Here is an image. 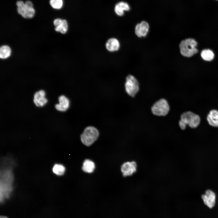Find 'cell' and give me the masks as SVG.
<instances>
[{"label": "cell", "mask_w": 218, "mask_h": 218, "mask_svg": "<svg viewBox=\"0 0 218 218\" xmlns=\"http://www.w3.org/2000/svg\"><path fill=\"white\" fill-rule=\"evenodd\" d=\"M4 170L1 174L0 201L2 202L9 197L12 189L13 176L12 170L9 168Z\"/></svg>", "instance_id": "6da1fadb"}, {"label": "cell", "mask_w": 218, "mask_h": 218, "mask_svg": "<svg viewBox=\"0 0 218 218\" xmlns=\"http://www.w3.org/2000/svg\"><path fill=\"white\" fill-rule=\"evenodd\" d=\"M197 43L192 38H188L182 41L179 44L181 54L184 57H190L198 52L196 48Z\"/></svg>", "instance_id": "7a4b0ae2"}, {"label": "cell", "mask_w": 218, "mask_h": 218, "mask_svg": "<svg viewBox=\"0 0 218 218\" xmlns=\"http://www.w3.org/2000/svg\"><path fill=\"white\" fill-rule=\"evenodd\" d=\"M170 107L167 100L161 98L154 102L150 107L152 114L156 116L165 117L170 112Z\"/></svg>", "instance_id": "3957f363"}, {"label": "cell", "mask_w": 218, "mask_h": 218, "mask_svg": "<svg viewBox=\"0 0 218 218\" xmlns=\"http://www.w3.org/2000/svg\"><path fill=\"white\" fill-rule=\"evenodd\" d=\"M99 135L98 130L95 127L89 126L85 128L81 135V140L84 145L88 146L92 144Z\"/></svg>", "instance_id": "277c9868"}, {"label": "cell", "mask_w": 218, "mask_h": 218, "mask_svg": "<svg viewBox=\"0 0 218 218\" xmlns=\"http://www.w3.org/2000/svg\"><path fill=\"white\" fill-rule=\"evenodd\" d=\"M18 13L25 18H32L35 13L32 2L28 0L24 2L22 1H18L16 2Z\"/></svg>", "instance_id": "5b68a950"}, {"label": "cell", "mask_w": 218, "mask_h": 218, "mask_svg": "<svg viewBox=\"0 0 218 218\" xmlns=\"http://www.w3.org/2000/svg\"><path fill=\"white\" fill-rule=\"evenodd\" d=\"M124 87L126 93L132 98L135 97L140 90L138 81L131 74L128 75L126 77Z\"/></svg>", "instance_id": "8992f818"}, {"label": "cell", "mask_w": 218, "mask_h": 218, "mask_svg": "<svg viewBox=\"0 0 218 218\" xmlns=\"http://www.w3.org/2000/svg\"><path fill=\"white\" fill-rule=\"evenodd\" d=\"M179 121L191 128H195L199 125L200 119L198 115L191 111H187L181 114Z\"/></svg>", "instance_id": "52a82bcc"}, {"label": "cell", "mask_w": 218, "mask_h": 218, "mask_svg": "<svg viewBox=\"0 0 218 218\" xmlns=\"http://www.w3.org/2000/svg\"><path fill=\"white\" fill-rule=\"evenodd\" d=\"M137 165L135 162L132 161L124 163L121 166V171L124 177L130 176L136 171Z\"/></svg>", "instance_id": "ba28073f"}, {"label": "cell", "mask_w": 218, "mask_h": 218, "mask_svg": "<svg viewBox=\"0 0 218 218\" xmlns=\"http://www.w3.org/2000/svg\"><path fill=\"white\" fill-rule=\"evenodd\" d=\"M149 28L148 23L145 21H143L136 25L135 28V33L138 37H144L147 35Z\"/></svg>", "instance_id": "9c48e42d"}, {"label": "cell", "mask_w": 218, "mask_h": 218, "mask_svg": "<svg viewBox=\"0 0 218 218\" xmlns=\"http://www.w3.org/2000/svg\"><path fill=\"white\" fill-rule=\"evenodd\" d=\"M53 24L56 31L62 34H65L67 32L68 25L66 20L57 18L54 20Z\"/></svg>", "instance_id": "30bf717a"}, {"label": "cell", "mask_w": 218, "mask_h": 218, "mask_svg": "<svg viewBox=\"0 0 218 218\" xmlns=\"http://www.w3.org/2000/svg\"><path fill=\"white\" fill-rule=\"evenodd\" d=\"M45 93L43 90H41L36 92L34 95V102L37 107H42L48 102L45 97Z\"/></svg>", "instance_id": "8fae6325"}, {"label": "cell", "mask_w": 218, "mask_h": 218, "mask_svg": "<svg viewBox=\"0 0 218 218\" xmlns=\"http://www.w3.org/2000/svg\"><path fill=\"white\" fill-rule=\"evenodd\" d=\"M59 104L55 105L56 109L61 111H65L69 107L70 102L69 99L65 96L62 95L59 97Z\"/></svg>", "instance_id": "7c38bea8"}, {"label": "cell", "mask_w": 218, "mask_h": 218, "mask_svg": "<svg viewBox=\"0 0 218 218\" xmlns=\"http://www.w3.org/2000/svg\"><path fill=\"white\" fill-rule=\"evenodd\" d=\"M106 49L109 51L112 52L118 51L120 47V43L117 38H111L108 39L105 44Z\"/></svg>", "instance_id": "4fadbf2b"}, {"label": "cell", "mask_w": 218, "mask_h": 218, "mask_svg": "<svg viewBox=\"0 0 218 218\" xmlns=\"http://www.w3.org/2000/svg\"><path fill=\"white\" fill-rule=\"evenodd\" d=\"M209 124L213 127H218V111L213 109L211 110L207 117Z\"/></svg>", "instance_id": "5bb4252c"}, {"label": "cell", "mask_w": 218, "mask_h": 218, "mask_svg": "<svg viewBox=\"0 0 218 218\" xmlns=\"http://www.w3.org/2000/svg\"><path fill=\"white\" fill-rule=\"evenodd\" d=\"M130 9V7L127 3L124 2H121L115 5L114 11L117 15L122 16L124 14V11H129Z\"/></svg>", "instance_id": "9a60e30c"}, {"label": "cell", "mask_w": 218, "mask_h": 218, "mask_svg": "<svg viewBox=\"0 0 218 218\" xmlns=\"http://www.w3.org/2000/svg\"><path fill=\"white\" fill-rule=\"evenodd\" d=\"M204 203L210 208L213 207L215 204V197L214 194L211 192L208 191L206 194L202 196Z\"/></svg>", "instance_id": "2e32d148"}, {"label": "cell", "mask_w": 218, "mask_h": 218, "mask_svg": "<svg viewBox=\"0 0 218 218\" xmlns=\"http://www.w3.org/2000/svg\"><path fill=\"white\" fill-rule=\"evenodd\" d=\"M95 168V165L94 162L90 160L86 159L83 163L82 169L84 172L91 173L93 172Z\"/></svg>", "instance_id": "e0dca14e"}, {"label": "cell", "mask_w": 218, "mask_h": 218, "mask_svg": "<svg viewBox=\"0 0 218 218\" xmlns=\"http://www.w3.org/2000/svg\"><path fill=\"white\" fill-rule=\"evenodd\" d=\"M201 56L203 60L206 61H211L214 58V54L212 50L207 49L202 51Z\"/></svg>", "instance_id": "ac0fdd59"}, {"label": "cell", "mask_w": 218, "mask_h": 218, "mask_svg": "<svg viewBox=\"0 0 218 218\" xmlns=\"http://www.w3.org/2000/svg\"><path fill=\"white\" fill-rule=\"evenodd\" d=\"M11 50L10 47L7 45H4L0 48V58L5 59L9 57L11 55Z\"/></svg>", "instance_id": "d6986e66"}, {"label": "cell", "mask_w": 218, "mask_h": 218, "mask_svg": "<svg viewBox=\"0 0 218 218\" xmlns=\"http://www.w3.org/2000/svg\"><path fill=\"white\" fill-rule=\"evenodd\" d=\"M65 170V167L63 165L60 164H55L52 168L53 173L59 176L63 175L64 173Z\"/></svg>", "instance_id": "ffe728a7"}, {"label": "cell", "mask_w": 218, "mask_h": 218, "mask_svg": "<svg viewBox=\"0 0 218 218\" xmlns=\"http://www.w3.org/2000/svg\"><path fill=\"white\" fill-rule=\"evenodd\" d=\"M49 3L53 8L59 9L62 7L63 1L62 0H50Z\"/></svg>", "instance_id": "44dd1931"}, {"label": "cell", "mask_w": 218, "mask_h": 218, "mask_svg": "<svg viewBox=\"0 0 218 218\" xmlns=\"http://www.w3.org/2000/svg\"><path fill=\"white\" fill-rule=\"evenodd\" d=\"M0 218H8V217L5 216H1Z\"/></svg>", "instance_id": "7402d4cb"}, {"label": "cell", "mask_w": 218, "mask_h": 218, "mask_svg": "<svg viewBox=\"0 0 218 218\" xmlns=\"http://www.w3.org/2000/svg\"></svg>", "instance_id": "603a6c76"}]
</instances>
